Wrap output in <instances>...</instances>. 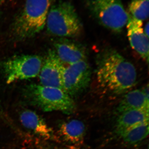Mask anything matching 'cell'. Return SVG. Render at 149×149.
I'll return each mask as SVG.
<instances>
[{
	"instance_id": "cell-1",
	"label": "cell",
	"mask_w": 149,
	"mask_h": 149,
	"mask_svg": "<svg viewBox=\"0 0 149 149\" xmlns=\"http://www.w3.org/2000/svg\"><path fill=\"white\" fill-rule=\"evenodd\" d=\"M96 76L100 87L116 95L126 93L136 85L135 66L115 50L107 49L97 61Z\"/></svg>"
},
{
	"instance_id": "cell-2",
	"label": "cell",
	"mask_w": 149,
	"mask_h": 149,
	"mask_svg": "<svg viewBox=\"0 0 149 149\" xmlns=\"http://www.w3.org/2000/svg\"><path fill=\"white\" fill-rule=\"evenodd\" d=\"M52 0H26L12 26L14 37L24 40L35 36L46 26Z\"/></svg>"
},
{
	"instance_id": "cell-3",
	"label": "cell",
	"mask_w": 149,
	"mask_h": 149,
	"mask_svg": "<svg viewBox=\"0 0 149 149\" xmlns=\"http://www.w3.org/2000/svg\"><path fill=\"white\" fill-rule=\"evenodd\" d=\"M23 93L28 102L44 111L70 114L75 109L73 99L59 88L31 84L26 86Z\"/></svg>"
},
{
	"instance_id": "cell-4",
	"label": "cell",
	"mask_w": 149,
	"mask_h": 149,
	"mask_svg": "<svg viewBox=\"0 0 149 149\" xmlns=\"http://www.w3.org/2000/svg\"><path fill=\"white\" fill-rule=\"evenodd\" d=\"M46 26L51 35L63 38H74L82 33L83 26L72 4L64 1L51 6Z\"/></svg>"
},
{
	"instance_id": "cell-5",
	"label": "cell",
	"mask_w": 149,
	"mask_h": 149,
	"mask_svg": "<svg viewBox=\"0 0 149 149\" xmlns=\"http://www.w3.org/2000/svg\"><path fill=\"white\" fill-rule=\"evenodd\" d=\"M89 6L93 16L108 29L118 33L126 26L128 15L122 0H98Z\"/></svg>"
},
{
	"instance_id": "cell-6",
	"label": "cell",
	"mask_w": 149,
	"mask_h": 149,
	"mask_svg": "<svg viewBox=\"0 0 149 149\" xmlns=\"http://www.w3.org/2000/svg\"><path fill=\"white\" fill-rule=\"evenodd\" d=\"M42 58L36 55H20L4 62L3 69L7 84L35 78L39 75Z\"/></svg>"
},
{
	"instance_id": "cell-7",
	"label": "cell",
	"mask_w": 149,
	"mask_h": 149,
	"mask_svg": "<svg viewBox=\"0 0 149 149\" xmlns=\"http://www.w3.org/2000/svg\"><path fill=\"white\" fill-rule=\"evenodd\" d=\"M91 74L87 59L65 67L63 76V91L73 100L77 97L89 86Z\"/></svg>"
},
{
	"instance_id": "cell-8",
	"label": "cell",
	"mask_w": 149,
	"mask_h": 149,
	"mask_svg": "<svg viewBox=\"0 0 149 149\" xmlns=\"http://www.w3.org/2000/svg\"><path fill=\"white\" fill-rule=\"evenodd\" d=\"M65 68L64 64L55 51H49L39 74L40 85L59 88L63 91V76Z\"/></svg>"
},
{
	"instance_id": "cell-9",
	"label": "cell",
	"mask_w": 149,
	"mask_h": 149,
	"mask_svg": "<svg viewBox=\"0 0 149 149\" xmlns=\"http://www.w3.org/2000/svg\"><path fill=\"white\" fill-rule=\"evenodd\" d=\"M55 52L63 64L68 65L87 59L86 48L80 43L65 38L55 43Z\"/></svg>"
},
{
	"instance_id": "cell-10",
	"label": "cell",
	"mask_w": 149,
	"mask_h": 149,
	"mask_svg": "<svg viewBox=\"0 0 149 149\" xmlns=\"http://www.w3.org/2000/svg\"><path fill=\"white\" fill-rule=\"evenodd\" d=\"M126 26L130 46L148 63L149 39L144 33L143 22L128 15Z\"/></svg>"
},
{
	"instance_id": "cell-11",
	"label": "cell",
	"mask_w": 149,
	"mask_h": 149,
	"mask_svg": "<svg viewBox=\"0 0 149 149\" xmlns=\"http://www.w3.org/2000/svg\"><path fill=\"white\" fill-rule=\"evenodd\" d=\"M19 118L24 127L37 136L46 139H50L53 136L52 131L47 123L35 112L31 110H23L20 112Z\"/></svg>"
},
{
	"instance_id": "cell-12",
	"label": "cell",
	"mask_w": 149,
	"mask_h": 149,
	"mask_svg": "<svg viewBox=\"0 0 149 149\" xmlns=\"http://www.w3.org/2000/svg\"><path fill=\"white\" fill-rule=\"evenodd\" d=\"M149 111L133 109L120 113L116 124V132L119 136L130 128L149 122Z\"/></svg>"
},
{
	"instance_id": "cell-13",
	"label": "cell",
	"mask_w": 149,
	"mask_h": 149,
	"mask_svg": "<svg viewBox=\"0 0 149 149\" xmlns=\"http://www.w3.org/2000/svg\"><path fill=\"white\" fill-rule=\"evenodd\" d=\"M59 129L61 136L68 143L74 146L80 145L83 142L85 127L80 120L74 119L63 123Z\"/></svg>"
},
{
	"instance_id": "cell-14",
	"label": "cell",
	"mask_w": 149,
	"mask_h": 149,
	"mask_svg": "<svg viewBox=\"0 0 149 149\" xmlns=\"http://www.w3.org/2000/svg\"><path fill=\"white\" fill-rule=\"evenodd\" d=\"M133 109L149 111V98L141 90H133L126 93L117 108L118 111L120 113Z\"/></svg>"
},
{
	"instance_id": "cell-15",
	"label": "cell",
	"mask_w": 149,
	"mask_h": 149,
	"mask_svg": "<svg viewBox=\"0 0 149 149\" xmlns=\"http://www.w3.org/2000/svg\"><path fill=\"white\" fill-rule=\"evenodd\" d=\"M149 122L144 123L130 128L120 136L128 143L136 144L146 139L149 134Z\"/></svg>"
},
{
	"instance_id": "cell-16",
	"label": "cell",
	"mask_w": 149,
	"mask_h": 149,
	"mask_svg": "<svg viewBox=\"0 0 149 149\" xmlns=\"http://www.w3.org/2000/svg\"><path fill=\"white\" fill-rule=\"evenodd\" d=\"M149 0H131L128 15L142 22L146 20L149 17Z\"/></svg>"
},
{
	"instance_id": "cell-17",
	"label": "cell",
	"mask_w": 149,
	"mask_h": 149,
	"mask_svg": "<svg viewBox=\"0 0 149 149\" xmlns=\"http://www.w3.org/2000/svg\"><path fill=\"white\" fill-rule=\"evenodd\" d=\"M142 92L143 93L144 95L149 98V86L148 84H147L146 86H145L143 90H141Z\"/></svg>"
},
{
	"instance_id": "cell-18",
	"label": "cell",
	"mask_w": 149,
	"mask_h": 149,
	"mask_svg": "<svg viewBox=\"0 0 149 149\" xmlns=\"http://www.w3.org/2000/svg\"><path fill=\"white\" fill-rule=\"evenodd\" d=\"M149 22H148L145 26V28L143 29L144 33L145 35H146L147 37H149Z\"/></svg>"
},
{
	"instance_id": "cell-19",
	"label": "cell",
	"mask_w": 149,
	"mask_h": 149,
	"mask_svg": "<svg viewBox=\"0 0 149 149\" xmlns=\"http://www.w3.org/2000/svg\"><path fill=\"white\" fill-rule=\"evenodd\" d=\"M88 2L89 3V4H90L92 3L97 1H98V0H88Z\"/></svg>"
},
{
	"instance_id": "cell-20",
	"label": "cell",
	"mask_w": 149,
	"mask_h": 149,
	"mask_svg": "<svg viewBox=\"0 0 149 149\" xmlns=\"http://www.w3.org/2000/svg\"><path fill=\"white\" fill-rule=\"evenodd\" d=\"M6 0H0V8H1V6H2L3 3L5 2Z\"/></svg>"
}]
</instances>
